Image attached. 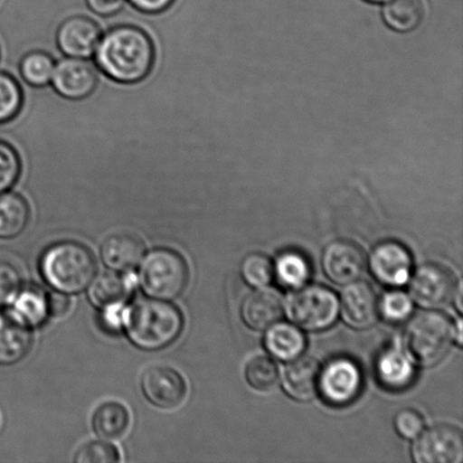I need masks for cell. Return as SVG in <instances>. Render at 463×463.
I'll return each mask as SVG.
<instances>
[{
  "label": "cell",
  "mask_w": 463,
  "mask_h": 463,
  "mask_svg": "<svg viewBox=\"0 0 463 463\" xmlns=\"http://www.w3.org/2000/svg\"><path fill=\"white\" fill-rule=\"evenodd\" d=\"M95 53L103 74L120 84H136L146 79L156 61L152 39L134 25L109 30L99 40Z\"/></svg>",
  "instance_id": "6da1fadb"
},
{
  "label": "cell",
  "mask_w": 463,
  "mask_h": 463,
  "mask_svg": "<svg viewBox=\"0 0 463 463\" xmlns=\"http://www.w3.org/2000/svg\"><path fill=\"white\" fill-rule=\"evenodd\" d=\"M124 326L136 347L156 352L180 337L184 317L178 307L165 299L139 298L124 312Z\"/></svg>",
  "instance_id": "7a4b0ae2"
},
{
  "label": "cell",
  "mask_w": 463,
  "mask_h": 463,
  "mask_svg": "<svg viewBox=\"0 0 463 463\" xmlns=\"http://www.w3.org/2000/svg\"><path fill=\"white\" fill-rule=\"evenodd\" d=\"M40 270L47 284L57 292L79 294L93 283L98 263L85 244L61 241L45 249Z\"/></svg>",
  "instance_id": "3957f363"
},
{
  "label": "cell",
  "mask_w": 463,
  "mask_h": 463,
  "mask_svg": "<svg viewBox=\"0 0 463 463\" xmlns=\"http://www.w3.org/2000/svg\"><path fill=\"white\" fill-rule=\"evenodd\" d=\"M456 338V326L441 312L426 311L417 315L408 325L405 347L408 356L420 366L439 364L450 351Z\"/></svg>",
  "instance_id": "277c9868"
},
{
  "label": "cell",
  "mask_w": 463,
  "mask_h": 463,
  "mask_svg": "<svg viewBox=\"0 0 463 463\" xmlns=\"http://www.w3.org/2000/svg\"><path fill=\"white\" fill-rule=\"evenodd\" d=\"M190 268L183 254L158 248L144 259L139 270L140 286L148 297L175 299L188 288Z\"/></svg>",
  "instance_id": "5b68a950"
},
{
  "label": "cell",
  "mask_w": 463,
  "mask_h": 463,
  "mask_svg": "<svg viewBox=\"0 0 463 463\" xmlns=\"http://www.w3.org/2000/svg\"><path fill=\"white\" fill-rule=\"evenodd\" d=\"M290 295L286 311L301 328L319 331L329 328L337 319L339 303L335 295L324 286H307Z\"/></svg>",
  "instance_id": "8992f818"
},
{
  "label": "cell",
  "mask_w": 463,
  "mask_h": 463,
  "mask_svg": "<svg viewBox=\"0 0 463 463\" xmlns=\"http://www.w3.org/2000/svg\"><path fill=\"white\" fill-rule=\"evenodd\" d=\"M456 276L439 263H425L411 281V295L425 308H442L457 298Z\"/></svg>",
  "instance_id": "52a82bcc"
},
{
  "label": "cell",
  "mask_w": 463,
  "mask_h": 463,
  "mask_svg": "<svg viewBox=\"0 0 463 463\" xmlns=\"http://www.w3.org/2000/svg\"><path fill=\"white\" fill-rule=\"evenodd\" d=\"M362 385L361 369L351 358H335L320 371L319 392L329 405H348L358 397Z\"/></svg>",
  "instance_id": "ba28073f"
},
{
  "label": "cell",
  "mask_w": 463,
  "mask_h": 463,
  "mask_svg": "<svg viewBox=\"0 0 463 463\" xmlns=\"http://www.w3.org/2000/svg\"><path fill=\"white\" fill-rule=\"evenodd\" d=\"M417 463H460L463 437L457 426L439 424L421 434L412 448Z\"/></svg>",
  "instance_id": "9c48e42d"
},
{
  "label": "cell",
  "mask_w": 463,
  "mask_h": 463,
  "mask_svg": "<svg viewBox=\"0 0 463 463\" xmlns=\"http://www.w3.org/2000/svg\"><path fill=\"white\" fill-rule=\"evenodd\" d=\"M144 396L161 410H175L187 397V383L172 367L156 365L145 371L140 381Z\"/></svg>",
  "instance_id": "30bf717a"
},
{
  "label": "cell",
  "mask_w": 463,
  "mask_h": 463,
  "mask_svg": "<svg viewBox=\"0 0 463 463\" xmlns=\"http://www.w3.org/2000/svg\"><path fill=\"white\" fill-rule=\"evenodd\" d=\"M365 253L352 241H334L326 245L322 256L325 274L338 285H347L360 279L365 271Z\"/></svg>",
  "instance_id": "8fae6325"
},
{
  "label": "cell",
  "mask_w": 463,
  "mask_h": 463,
  "mask_svg": "<svg viewBox=\"0 0 463 463\" xmlns=\"http://www.w3.org/2000/svg\"><path fill=\"white\" fill-rule=\"evenodd\" d=\"M52 85L59 95L72 101L90 97L97 89V70L81 58H66L54 67Z\"/></svg>",
  "instance_id": "7c38bea8"
},
{
  "label": "cell",
  "mask_w": 463,
  "mask_h": 463,
  "mask_svg": "<svg viewBox=\"0 0 463 463\" xmlns=\"http://www.w3.org/2000/svg\"><path fill=\"white\" fill-rule=\"evenodd\" d=\"M411 256L402 244L385 241L376 245L370 257L372 274L383 285L399 288L410 280Z\"/></svg>",
  "instance_id": "4fadbf2b"
},
{
  "label": "cell",
  "mask_w": 463,
  "mask_h": 463,
  "mask_svg": "<svg viewBox=\"0 0 463 463\" xmlns=\"http://www.w3.org/2000/svg\"><path fill=\"white\" fill-rule=\"evenodd\" d=\"M343 319L355 329H367L379 319L380 301L378 295L366 281H353L340 298Z\"/></svg>",
  "instance_id": "5bb4252c"
},
{
  "label": "cell",
  "mask_w": 463,
  "mask_h": 463,
  "mask_svg": "<svg viewBox=\"0 0 463 463\" xmlns=\"http://www.w3.org/2000/svg\"><path fill=\"white\" fill-rule=\"evenodd\" d=\"M101 29L97 22L86 16L68 18L59 26L57 43L63 54L71 58H89L95 53Z\"/></svg>",
  "instance_id": "9a60e30c"
},
{
  "label": "cell",
  "mask_w": 463,
  "mask_h": 463,
  "mask_svg": "<svg viewBox=\"0 0 463 463\" xmlns=\"http://www.w3.org/2000/svg\"><path fill=\"white\" fill-rule=\"evenodd\" d=\"M33 345L32 326L15 312L0 310V365H13L30 353Z\"/></svg>",
  "instance_id": "2e32d148"
},
{
  "label": "cell",
  "mask_w": 463,
  "mask_h": 463,
  "mask_svg": "<svg viewBox=\"0 0 463 463\" xmlns=\"http://www.w3.org/2000/svg\"><path fill=\"white\" fill-rule=\"evenodd\" d=\"M146 245L139 236L116 233L108 236L101 245V258L106 266L116 271L133 270L143 260Z\"/></svg>",
  "instance_id": "e0dca14e"
},
{
  "label": "cell",
  "mask_w": 463,
  "mask_h": 463,
  "mask_svg": "<svg viewBox=\"0 0 463 463\" xmlns=\"http://www.w3.org/2000/svg\"><path fill=\"white\" fill-rule=\"evenodd\" d=\"M320 367L311 357L295 358L285 367L283 384L286 392L298 402H308L319 389Z\"/></svg>",
  "instance_id": "ac0fdd59"
},
{
  "label": "cell",
  "mask_w": 463,
  "mask_h": 463,
  "mask_svg": "<svg viewBox=\"0 0 463 463\" xmlns=\"http://www.w3.org/2000/svg\"><path fill=\"white\" fill-rule=\"evenodd\" d=\"M241 315L250 328L266 330L280 319L283 303L279 294L271 290H258L245 298Z\"/></svg>",
  "instance_id": "d6986e66"
},
{
  "label": "cell",
  "mask_w": 463,
  "mask_h": 463,
  "mask_svg": "<svg viewBox=\"0 0 463 463\" xmlns=\"http://www.w3.org/2000/svg\"><path fill=\"white\" fill-rule=\"evenodd\" d=\"M375 375L381 385L388 390L410 387L415 378L414 367L408 358L398 349H387L376 360Z\"/></svg>",
  "instance_id": "ffe728a7"
},
{
  "label": "cell",
  "mask_w": 463,
  "mask_h": 463,
  "mask_svg": "<svg viewBox=\"0 0 463 463\" xmlns=\"http://www.w3.org/2000/svg\"><path fill=\"white\" fill-rule=\"evenodd\" d=\"M131 283L125 276L104 274L90 286L89 298L94 307L107 308L122 307L131 294Z\"/></svg>",
  "instance_id": "44dd1931"
},
{
  "label": "cell",
  "mask_w": 463,
  "mask_h": 463,
  "mask_svg": "<svg viewBox=\"0 0 463 463\" xmlns=\"http://www.w3.org/2000/svg\"><path fill=\"white\" fill-rule=\"evenodd\" d=\"M268 352L280 361H293L306 349V337L288 324L272 325L265 338Z\"/></svg>",
  "instance_id": "7402d4cb"
},
{
  "label": "cell",
  "mask_w": 463,
  "mask_h": 463,
  "mask_svg": "<svg viewBox=\"0 0 463 463\" xmlns=\"http://www.w3.org/2000/svg\"><path fill=\"white\" fill-rule=\"evenodd\" d=\"M92 426L98 437L103 439H119L128 432L130 412L120 402H104L95 411Z\"/></svg>",
  "instance_id": "603a6c76"
},
{
  "label": "cell",
  "mask_w": 463,
  "mask_h": 463,
  "mask_svg": "<svg viewBox=\"0 0 463 463\" xmlns=\"http://www.w3.org/2000/svg\"><path fill=\"white\" fill-rule=\"evenodd\" d=\"M29 203L20 194H0V239H14L29 224Z\"/></svg>",
  "instance_id": "cb8c5ba5"
},
{
  "label": "cell",
  "mask_w": 463,
  "mask_h": 463,
  "mask_svg": "<svg viewBox=\"0 0 463 463\" xmlns=\"http://www.w3.org/2000/svg\"><path fill=\"white\" fill-rule=\"evenodd\" d=\"M383 14L385 24L393 31L407 33L423 22L424 5L421 0H390Z\"/></svg>",
  "instance_id": "d4e9b609"
},
{
  "label": "cell",
  "mask_w": 463,
  "mask_h": 463,
  "mask_svg": "<svg viewBox=\"0 0 463 463\" xmlns=\"http://www.w3.org/2000/svg\"><path fill=\"white\" fill-rule=\"evenodd\" d=\"M14 301L13 311L32 328L43 326L50 317L48 294L36 286L21 289Z\"/></svg>",
  "instance_id": "484cf974"
},
{
  "label": "cell",
  "mask_w": 463,
  "mask_h": 463,
  "mask_svg": "<svg viewBox=\"0 0 463 463\" xmlns=\"http://www.w3.org/2000/svg\"><path fill=\"white\" fill-rule=\"evenodd\" d=\"M274 272L284 288H299L310 279L311 266L304 254L290 250L277 258Z\"/></svg>",
  "instance_id": "4316f807"
},
{
  "label": "cell",
  "mask_w": 463,
  "mask_h": 463,
  "mask_svg": "<svg viewBox=\"0 0 463 463\" xmlns=\"http://www.w3.org/2000/svg\"><path fill=\"white\" fill-rule=\"evenodd\" d=\"M54 61L52 56L43 52H32L21 61L22 79L33 88H43L52 80Z\"/></svg>",
  "instance_id": "83f0119b"
},
{
  "label": "cell",
  "mask_w": 463,
  "mask_h": 463,
  "mask_svg": "<svg viewBox=\"0 0 463 463\" xmlns=\"http://www.w3.org/2000/svg\"><path fill=\"white\" fill-rule=\"evenodd\" d=\"M245 378L259 392H270L279 383V372L270 358L260 356L248 363Z\"/></svg>",
  "instance_id": "f1b7e54d"
},
{
  "label": "cell",
  "mask_w": 463,
  "mask_h": 463,
  "mask_svg": "<svg viewBox=\"0 0 463 463\" xmlns=\"http://www.w3.org/2000/svg\"><path fill=\"white\" fill-rule=\"evenodd\" d=\"M23 106L20 84L13 76L0 72V124L14 119Z\"/></svg>",
  "instance_id": "f546056e"
},
{
  "label": "cell",
  "mask_w": 463,
  "mask_h": 463,
  "mask_svg": "<svg viewBox=\"0 0 463 463\" xmlns=\"http://www.w3.org/2000/svg\"><path fill=\"white\" fill-rule=\"evenodd\" d=\"M241 274L249 285L263 288L270 283L274 276V266L265 254L251 253L243 259Z\"/></svg>",
  "instance_id": "4dcf8cb0"
},
{
  "label": "cell",
  "mask_w": 463,
  "mask_h": 463,
  "mask_svg": "<svg viewBox=\"0 0 463 463\" xmlns=\"http://www.w3.org/2000/svg\"><path fill=\"white\" fill-rule=\"evenodd\" d=\"M21 158L15 148L0 140V194L8 192L21 175Z\"/></svg>",
  "instance_id": "1f68e13d"
},
{
  "label": "cell",
  "mask_w": 463,
  "mask_h": 463,
  "mask_svg": "<svg viewBox=\"0 0 463 463\" xmlns=\"http://www.w3.org/2000/svg\"><path fill=\"white\" fill-rule=\"evenodd\" d=\"M120 459V451L118 448L104 441L83 444L74 457L75 463H117Z\"/></svg>",
  "instance_id": "d6a6232c"
},
{
  "label": "cell",
  "mask_w": 463,
  "mask_h": 463,
  "mask_svg": "<svg viewBox=\"0 0 463 463\" xmlns=\"http://www.w3.org/2000/svg\"><path fill=\"white\" fill-rule=\"evenodd\" d=\"M411 299L402 292L385 294L383 301L380 302L381 315L392 324L405 321L411 316Z\"/></svg>",
  "instance_id": "836d02e7"
},
{
  "label": "cell",
  "mask_w": 463,
  "mask_h": 463,
  "mask_svg": "<svg viewBox=\"0 0 463 463\" xmlns=\"http://www.w3.org/2000/svg\"><path fill=\"white\" fill-rule=\"evenodd\" d=\"M22 279L20 271L12 262L0 259V307L7 306L20 293Z\"/></svg>",
  "instance_id": "e575fe53"
},
{
  "label": "cell",
  "mask_w": 463,
  "mask_h": 463,
  "mask_svg": "<svg viewBox=\"0 0 463 463\" xmlns=\"http://www.w3.org/2000/svg\"><path fill=\"white\" fill-rule=\"evenodd\" d=\"M397 432L402 438L411 439L419 437L424 430V420L419 411L414 410H402L394 419Z\"/></svg>",
  "instance_id": "d590c367"
},
{
  "label": "cell",
  "mask_w": 463,
  "mask_h": 463,
  "mask_svg": "<svg viewBox=\"0 0 463 463\" xmlns=\"http://www.w3.org/2000/svg\"><path fill=\"white\" fill-rule=\"evenodd\" d=\"M49 317H65L71 311V302L67 294L54 292L48 294Z\"/></svg>",
  "instance_id": "8d00e7d4"
},
{
  "label": "cell",
  "mask_w": 463,
  "mask_h": 463,
  "mask_svg": "<svg viewBox=\"0 0 463 463\" xmlns=\"http://www.w3.org/2000/svg\"><path fill=\"white\" fill-rule=\"evenodd\" d=\"M90 11L98 15L111 16L119 13L124 7L125 0H86Z\"/></svg>",
  "instance_id": "74e56055"
},
{
  "label": "cell",
  "mask_w": 463,
  "mask_h": 463,
  "mask_svg": "<svg viewBox=\"0 0 463 463\" xmlns=\"http://www.w3.org/2000/svg\"><path fill=\"white\" fill-rule=\"evenodd\" d=\"M131 6L146 14H160L172 6L175 0H128Z\"/></svg>",
  "instance_id": "f35d334b"
},
{
  "label": "cell",
  "mask_w": 463,
  "mask_h": 463,
  "mask_svg": "<svg viewBox=\"0 0 463 463\" xmlns=\"http://www.w3.org/2000/svg\"><path fill=\"white\" fill-rule=\"evenodd\" d=\"M365 2L373 3V4H383V3L389 2V0H365Z\"/></svg>",
  "instance_id": "ab89813d"
}]
</instances>
